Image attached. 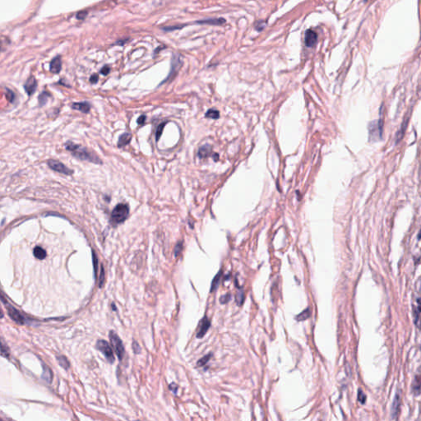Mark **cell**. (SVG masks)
<instances>
[{
  "mask_svg": "<svg viewBox=\"0 0 421 421\" xmlns=\"http://www.w3.org/2000/svg\"><path fill=\"white\" fill-rule=\"evenodd\" d=\"M48 165L50 169L54 171L59 172V173L64 174L65 175H71L73 174V170L68 168L66 165H64L63 163L58 161V160H50L48 161Z\"/></svg>",
  "mask_w": 421,
  "mask_h": 421,
  "instance_id": "52a82bcc",
  "label": "cell"
},
{
  "mask_svg": "<svg viewBox=\"0 0 421 421\" xmlns=\"http://www.w3.org/2000/svg\"><path fill=\"white\" fill-rule=\"evenodd\" d=\"M418 239H419V240H420V239H421V230L419 231V234H418Z\"/></svg>",
  "mask_w": 421,
  "mask_h": 421,
  "instance_id": "b9f144b4",
  "label": "cell"
},
{
  "mask_svg": "<svg viewBox=\"0 0 421 421\" xmlns=\"http://www.w3.org/2000/svg\"><path fill=\"white\" fill-rule=\"evenodd\" d=\"M129 214V207L127 204L120 203L116 206L112 211L110 221L114 225H119L123 223L127 219Z\"/></svg>",
  "mask_w": 421,
  "mask_h": 421,
  "instance_id": "7a4b0ae2",
  "label": "cell"
},
{
  "mask_svg": "<svg viewBox=\"0 0 421 421\" xmlns=\"http://www.w3.org/2000/svg\"><path fill=\"white\" fill-rule=\"evenodd\" d=\"M358 399H359V401H360L362 404H365V401H366V396H365V393L363 392L361 390H359V392H358Z\"/></svg>",
  "mask_w": 421,
  "mask_h": 421,
  "instance_id": "d6a6232c",
  "label": "cell"
},
{
  "mask_svg": "<svg viewBox=\"0 0 421 421\" xmlns=\"http://www.w3.org/2000/svg\"><path fill=\"white\" fill-rule=\"evenodd\" d=\"M169 389H170L173 392L176 394L177 390H178V387H177V385L175 383H172L169 385Z\"/></svg>",
  "mask_w": 421,
  "mask_h": 421,
  "instance_id": "60d3db41",
  "label": "cell"
},
{
  "mask_svg": "<svg viewBox=\"0 0 421 421\" xmlns=\"http://www.w3.org/2000/svg\"><path fill=\"white\" fill-rule=\"evenodd\" d=\"M367 1H368V0H365V2H367Z\"/></svg>",
  "mask_w": 421,
  "mask_h": 421,
  "instance_id": "7bdbcfd3",
  "label": "cell"
},
{
  "mask_svg": "<svg viewBox=\"0 0 421 421\" xmlns=\"http://www.w3.org/2000/svg\"><path fill=\"white\" fill-rule=\"evenodd\" d=\"M221 276H222V271H220L216 275V276L214 277L213 280H212V286H211V292L217 290V289L218 288V286H219L220 285V282H221Z\"/></svg>",
  "mask_w": 421,
  "mask_h": 421,
  "instance_id": "7402d4cb",
  "label": "cell"
},
{
  "mask_svg": "<svg viewBox=\"0 0 421 421\" xmlns=\"http://www.w3.org/2000/svg\"><path fill=\"white\" fill-rule=\"evenodd\" d=\"M98 79H99L98 75H97V74H93V75L90 78V82L92 83H93V84H95V83H96L97 82H98Z\"/></svg>",
  "mask_w": 421,
  "mask_h": 421,
  "instance_id": "ab89813d",
  "label": "cell"
},
{
  "mask_svg": "<svg viewBox=\"0 0 421 421\" xmlns=\"http://www.w3.org/2000/svg\"><path fill=\"white\" fill-rule=\"evenodd\" d=\"M166 123H167V122L162 123H160V124L158 126L157 129H156V132H155V139H156V141H158V140L160 139V136L162 134L163 129H164V128H165Z\"/></svg>",
  "mask_w": 421,
  "mask_h": 421,
  "instance_id": "4316f807",
  "label": "cell"
},
{
  "mask_svg": "<svg viewBox=\"0 0 421 421\" xmlns=\"http://www.w3.org/2000/svg\"><path fill=\"white\" fill-rule=\"evenodd\" d=\"M146 116H145V115H141V116H140V117H139V118L137 119V124L141 125V124H143V123H145V121H146Z\"/></svg>",
  "mask_w": 421,
  "mask_h": 421,
  "instance_id": "f35d334b",
  "label": "cell"
},
{
  "mask_svg": "<svg viewBox=\"0 0 421 421\" xmlns=\"http://www.w3.org/2000/svg\"><path fill=\"white\" fill-rule=\"evenodd\" d=\"M33 253L34 256L37 259H40V260H43V259H45L46 258V251H45L44 249H42L40 246H36V247L33 250Z\"/></svg>",
  "mask_w": 421,
  "mask_h": 421,
  "instance_id": "ffe728a7",
  "label": "cell"
},
{
  "mask_svg": "<svg viewBox=\"0 0 421 421\" xmlns=\"http://www.w3.org/2000/svg\"><path fill=\"white\" fill-rule=\"evenodd\" d=\"M96 346L97 350L101 351V353L105 355V357L106 358V360H108L109 362L113 363L114 361V356L113 351H112V348H111L110 344L107 341H104V340H99V341H97Z\"/></svg>",
  "mask_w": 421,
  "mask_h": 421,
  "instance_id": "277c9868",
  "label": "cell"
},
{
  "mask_svg": "<svg viewBox=\"0 0 421 421\" xmlns=\"http://www.w3.org/2000/svg\"><path fill=\"white\" fill-rule=\"evenodd\" d=\"M231 298V294H225V295H223V296H221V298H220V302L224 304V303H226L227 302L230 301Z\"/></svg>",
  "mask_w": 421,
  "mask_h": 421,
  "instance_id": "836d02e7",
  "label": "cell"
},
{
  "mask_svg": "<svg viewBox=\"0 0 421 421\" xmlns=\"http://www.w3.org/2000/svg\"><path fill=\"white\" fill-rule=\"evenodd\" d=\"M407 123H408V121H407V120L404 121L402 125L401 126L400 130L396 132V143H398V142L402 139L403 136H404L405 131V128H406L407 127Z\"/></svg>",
  "mask_w": 421,
  "mask_h": 421,
  "instance_id": "44dd1931",
  "label": "cell"
},
{
  "mask_svg": "<svg viewBox=\"0 0 421 421\" xmlns=\"http://www.w3.org/2000/svg\"><path fill=\"white\" fill-rule=\"evenodd\" d=\"M110 68H109L108 66H105L101 68V74H103V75H108L109 73H110Z\"/></svg>",
  "mask_w": 421,
  "mask_h": 421,
  "instance_id": "74e56055",
  "label": "cell"
},
{
  "mask_svg": "<svg viewBox=\"0 0 421 421\" xmlns=\"http://www.w3.org/2000/svg\"><path fill=\"white\" fill-rule=\"evenodd\" d=\"M109 337H110V341L111 346H112L113 349L114 350V351H115L116 355H118L119 359L121 360L123 359V355H124V347H123V342L122 341H121V339H120L118 335L116 334L114 332H113V331L110 332Z\"/></svg>",
  "mask_w": 421,
  "mask_h": 421,
  "instance_id": "3957f363",
  "label": "cell"
},
{
  "mask_svg": "<svg viewBox=\"0 0 421 421\" xmlns=\"http://www.w3.org/2000/svg\"><path fill=\"white\" fill-rule=\"evenodd\" d=\"M42 378L44 379L45 381L48 382L49 383H51L52 378H53V374H52L51 370H50V369L48 367L47 365H43Z\"/></svg>",
  "mask_w": 421,
  "mask_h": 421,
  "instance_id": "d6986e66",
  "label": "cell"
},
{
  "mask_svg": "<svg viewBox=\"0 0 421 421\" xmlns=\"http://www.w3.org/2000/svg\"><path fill=\"white\" fill-rule=\"evenodd\" d=\"M210 326H211V322H210V320L207 318V317H204V318H202V320L200 321V323H199V326H198V331L197 332V337L198 338H202V337H204L206 333L207 332L208 329H209Z\"/></svg>",
  "mask_w": 421,
  "mask_h": 421,
  "instance_id": "30bf717a",
  "label": "cell"
},
{
  "mask_svg": "<svg viewBox=\"0 0 421 421\" xmlns=\"http://www.w3.org/2000/svg\"><path fill=\"white\" fill-rule=\"evenodd\" d=\"M6 98L8 101H9L10 103H13L14 102L15 100V95L13 93V92H12L11 90L9 89H6Z\"/></svg>",
  "mask_w": 421,
  "mask_h": 421,
  "instance_id": "83f0119b",
  "label": "cell"
},
{
  "mask_svg": "<svg viewBox=\"0 0 421 421\" xmlns=\"http://www.w3.org/2000/svg\"><path fill=\"white\" fill-rule=\"evenodd\" d=\"M57 360H58V362H59V365L62 366V367L67 369L68 367H69V362H68V359L66 357H64V356H58L57 357Z\"/></svg>",
  "mask_w": 421,
  "mask_h": 421,
  "instance_id": "d4e9b609",
  "label": "cell"
},
{
  "mask_svg": "<svg viewBox=\"0 0 421 421\" xmlns=\"http://www.w3.org/2000/svg\"><path fill=\"white\" fill-rule=\"evenodd\" d=\"M104 281H105V270H104L103 266H101V276H100V287L103 286Z\"/></svg>",
  "mask_w": 421,
  "mask_h": 421,
  "instance_id": "e575fe53",
  "label": "cell"
},
{
  "mask_svg": "<svg viewBox=\"0 0 421 421\" xmlns=\"http://www.w3.org/2000/svg\"><path fill=\"white\" fill-rule=\"evenodd\" d=\"M65 149L67 151H70L73 156L82 160H87L94 164H102V161L97 155H94L93 153L89 151L87 148L83 146L72 142L67 141L65 144Z\"/></svg>",
  "mask_w": 421,
  "mask_h": 421,
  "instance_id": "6da1fadb",
  "label": "cell"
},
{
  "mask_svg": "<svg viewBox=\"0 0 421 421\" xmlns=\"http://www.w3.org/2000/svg\"><path fill=\"white\" fill-rule=\"evenodd\" d=\"M132 349H133V351H134L136 354H138L141 352V348H140V346L137 343L136 341H134L133 343H132Z\"/></svg>",
  "mask_w": 421,
  "mask_h": 421,
  "instance_id": "d590c367",
  "label": "cell"
},
{
  "mask_svg": "<svg viewBox=\"0 0 421 421\" xmlns=\"http://www.w3.org/2000/svg\"><path fill=\"white\" fill-rule=\"evenodd\" d=\"M412 392L415 396H419L421 393V374H417L414 377L412 383Z\"/></svg>",
  "mask_w": 421,
  "mask_h": 421,
  "instance_id": "2e32d148",
  "label": "cell"
},
{
  "mask_svg": "<svg viewBox=\"0 0 421 421\" xmlns=\"http://www.w3.org/2000/svg\"><path fill=\"white\" fill-rule=\"evenodd\" d=\"M211 358H212V354H209V355H207L204 357H202L201 360L198 361V366H203V365H205L209 361Z\"/></svg>",
  "mask_w": 421,
  "mask_h": 421,
  "instance_id": "f1b7e54d",
  "label": "cell"
},
{
  "mask_svg": "<svg viewBox=\"0 0 421 421\" xmlns=\"http://www.w3.org/2000/svg\"><path fill=\"white\" fill-rule=\"evenodd\" d=\"M131 140H132V134L129 132H124L122 135H120L118 141V146L119 148H122L128 144H129Z\"/></svg>",
  "mask_w": 421,
  "mask_h": 421,
  "instance_id": "e0dca14e",
  "label": "cell"
},
{
  "mask_svg": "<svg viewBox=\"0 0 421 421\" xmlns=\"http://www.w3.org/2000/svg\"><path fill=\"white\" fill-rule=\"evenodd\" d=\"M226 22V19L225 18H221V17H218V18H214V17H212V18H207V19H204V20H200V21H196V23L197 24H200V25H212V26H221V25H223Z\"/></svg>",
  "mask_w": 421,
  "mask_h": 421,
  "instance_id": "7c38bea8",
  "label": "cell"
},
{
  "mask_svg": "<svg viewBox=\"0 0 421 421\" xmlns=\"http://www.w3.org/2000/svg\"><path fill=\"white\" fill-rule=\"evenodd\" d=\"M266 24H267V21H258V22L256 24V26H255V29H256L258 31H262V30L265 28V26H266Z\"/></svg>",
  "mask_w": 421,
  "mask_h": 421,
  "instance_id": "4dcf8cb0",
  "label": "cell"
},
{
  "mask_svg": "<svg viewBox=\"0 0 421 421\" xmlns=\"http://www.w3.org/2000/svg\"><path fill=\"white\" fill-rule=\"evenodd\" d=\"M2 301L3 302L4 305L6 306V308H7V313H8V315H9L10 318H12V320L14 321V322H16L17 323H18V324H21V325L24 324V322H25V318H24L22 316H21V314L20 313V312H19L17 309H16V308H15L13 306H12L11 304H9V303H7V301H5L4 299H3V296H2Z\"/></svg>",
  "mask_w": 421,
  "mask_h": 421,
  "instance_id": "8992f818",
  "label": "cell"
},
{
  "mask_svg": "<svg viewBox=\"0 0 421 421\" xmlns=\"http://www.w3.org/2000/svg\"><path fill=\"white\" fill-rule=\"evenodd\" d=\"M182 249H183V244L182 242L178 243L174 248V254H175V257H178L179 255V253H181Z\"/></svg>",
  "mask_w": 421,
  "mask_h": 421,
  "instance_id": "1f68e13d",
  "label": "cell"
},
{
  "mask_svg": "<svg viewBox=\"0 0 421 421\" xmlns=\"http://www.w3.org/2000/svg\"><path fill=\"white\" fill-rule=\"evenodd\" d=\"M318 42V35L312 29H308L305 31V45L308 48H312Z\"/></svg>",
  "mask_w": 421,
  "mask_h": 421,
  "instance_id": "9c48e42d",
  "label": "cell"
},
{
  "mask_svg": "<svg viewBox=\"0 0 421 421\" xmlns=\"http://www.w3.org/2000/svg\"><path fill=\"white\" fill-rule=\"evenodd\" d=\"M36 87H37V82L34 77H30L24 85V89L28 94V96H31L33 93H35Z\"/></svg>",
  "mask_w": 421,
  "mask_h": 421,
  "instance_id": "8fae6325",
  "label": "cell"
},
{
  "mask_svg": "<svg viewBox=\"0 0 421 421\" xmlns=\"http://www.w3.org/2000/svg\"><path fill=\"white\" fill-rule=\"evenodd\" d=\"M87 12L86 11H82V12H78V14H77V18L79 19V20H83L85 17H87Z\"/></svg>",
  "mask_w": 421,
  "mask_h": 421,
  "instance_id": "8d00e7d4",
  "label": "cell"
},
{
  "mask_svg": "<svg viewBox=\"0 0 421 421\" xmlns=\"http://www.w3.org/2000/svg\"><path fill=\"white\" fill-rule=\"evenodd\" d=\"M62 69V60L61 57L56 56L52 59L50 64V70L51 73L54 74H58L60 73Z\"/></svg>",
  "mask_w": 421,
  "mask_h": 421,
  "instance_id": "4fadbf2b",
  "label": "cell"
},
{
  "mask_svg": "<svg viewBox=\"0 0 421 421\" xmlns=\"http://www.w3.org/2000/svg\"><path fill=\"white\" fill-rule=\"evenodd\" d=\"M50 97V94L49 92H43L40 95V96H39V104H40V106L45 105V104L47 103L48 99H49Z\"/></svg>",
  "mask_w": 421,
  "mask_h": 421,
  "instance_id": "603a6c76",
  "label": "cell"
},
{
  "mask_svg": "<svg viewBox=\"0 0 421 421\" xmlns=\"http://www.w3.org/2000/svg\"><path fill=\"white\" fill-rule=\"evenodd\" d=\"M244 291H243L242 289L241 290H239L237 294V296H236V301L238 303V305H240V304H242L243 302H244Z\"/></svg>",
  "mask_w": 421,
  "mask_h": 421,
  "instance_id": "f546056e",
  "label": "cell"
},
{
  "mask_svg": "<svg viewBox=\"0 0 421 421\" xmlns=\"http://www.w3.org/2000/svg\"><path fill=\"white\" fill-rule=\"evenodd\" d=\"M211 152H212V146L208 144H205L199 148L198 155L200 158H206L211 155Z\"/></svg>",
  "mask_w": 421,
  "mask_h": 421,
  "instance_id": "ac0fdd59",
  "label": "cell"
},
{
  "mask_svg": "<svg viewBox=\"0 0 421 421\" xmlns=\"http://www.w3.org/2000/svg\"><path fill=\"white\" fill-rule=\"evenodd\" d=\"M206 117L210 119H218L219 118V112L214 109H211L206 113Z\"/></svg>",
  "mask_w": 421,
  "mask_h": 421,
  "instance_id": "484cf974",
  "label": "cell"
},
{
  "mask_svg": "<svg viewBox=\"0 0 421 421\" xmlns=\"http://www.w3.org/2000/svg\"><path fill=\"white\" fill-rule=\"evenodd\" d=\"M310 315H311L310 309H309V308H307L305 310H303L301 313H299V314L297 315L296 319L298 321H300V322H301V321H304L306 320V319H308V318L310 317Z\"/></svg>",
  "mask_w": 421,
  "mask_h": 421,
  "instance_id": "cb8c5ba5",
  "label": "cell"
},
{
  "mask_svg": "<svg viewBox=\"0 0 421 421\" xmlns=\"http://www.w3.org/2000/svg\"><path fill=\"white\" fill-rule=\"evenodd\" d=\"M369 128L370 138H372L373 137H376L375 134H377V132L381 138L382 134H383V121H381V119L371 123L369 125Z\"/></svg>",
  "mask_w": 421,
  "mask_h": 421,
  "instance_id": "ba28073f",
  "label": "cell"
},
{
  "mask_svg": "<svg viewBox=\"0 0 421 421\" xmlns=\"http://www.w3.org/2000/svg\"><path fill=\"white\" fill-rule=\"evenodd\" d=\"M401 406V395L400 393H396L394 401H393L392 406V419H396L397 418L398 413L400 410Z\"/></svg>",
  "mask_w": 421,
  "mask_h": 421,
  "instance_id": "5bb4252c",
  "label": "cell"
},
{
  "mask_svg": "<svg viewBox=\"0 0 421 421\" xmlns=\"http://www.w3.org/2000/svg\"><path fill=\"white\" fill-rule=\"evenodd\" d=\"M182 64H183V61H182L181 56L178 54H173L171 59V68H170V72H169V74L168 75L167 78H166L163 83L167 82V81L170 80V79H172V78H174V76L176 75V73H178V71L179 70V68H181Z\"/></svg>",
  "mask_w": 421,
  "mask_h": 421,
  "instance_id": "5b68a950",
  "label": "cell"
},
{
  "mask_svg": "<svg viewBox=\"0 0 421 421\" xmlns=\"http://www.w3.org/2000/svg\"><path fill=\"white\" fill-rule=\"evenodd\" d=\"M72 109L73 110H79L81 112H83V113H88L91 110V104L87 102V101H83V102H77V103H73L72 105H71Z\"/></svg>",
  "mask_w": 421,
  "mask_h": 421,
  "instance_id": "9a60e30c",
  "label": "cell"
}]
</instances>
